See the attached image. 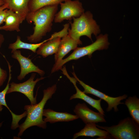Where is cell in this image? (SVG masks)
Listing matches in <instances>:
<instances>
[{
    "label": "cell",
    "mask_w": 139,
    "mask_h": 139,
    "mask_svg": "<svg viewBox=\"0 0 139 139\" xmlns=\"http://www.w3.org/2000/svg\"><path fill=\"white\" fill-rule=\"evenodd\" d=\"M58 5L46 6L33 12H30L26 18L27 22H33L35 26L33 34L27 37L32 43L39 41L51 30L53 22L57 13Z\"/></svg>",
    "instance_id": "6da1fadb"
},
{
    "label": "cell",
    "mask_w": 139,
    "mask_h": 139,
    "mask_svg": "<svg viewBox=\"0 0 139 139\" xmlns=\"http://www.w3.org/2000/svg\"><path fill=\"white\" fill-rule=\"evenodd\" d=\"M56 90V84L48 87L43 90V96L39 103L25 106L24 109L27 112V118L19 126L18 136H21L25 130L33 126L44 129L47 128L46 123L43 119L44 108L47 101L51 98Z\"/></svg>",
    "instance_id": "7a4b0ae2"
},
{
    "label": "cell",
    "mask_w": 139,
    "mask_h": 139,
    "mask_svg": "<svg viewBox=\"0 0 139 139\" xmlns=\"http://www.w3.org/2000/svg\"><path fill=\"white\" fill-rule=\"evenodd\" d=\"M73 19V22L69 23L71 27L68 29V34L77 41L79 45L82 44L80 39L81 36H86L92 41V34L96 37L100 32L99 26L90 11L84 12L79 17Z\"/></svg>",
    "instance_id": "3957f363"
},
{
    "label": "cell",
    "mask_w": 139,
    "mask_h": 139,
    "mask_svg": "<svg viewBox=\"0 0 139 139\" xmlns=\"http://www.w3.org/2000/svg\"><path fill=\"white\" fill-rule=\"evenodd\" d=\"M109 45L108 35L106 34H100L96 36L95 41L92 44L83 47H77L67 58L62 59L57 63L55 64L52 69L51 73L61 70L64 64L71 60H76L86 55L91 58L94 52L97 50L106 49Z\"/></svg>",
    "instance_id": "277c9868"
},
{
    "label": "cell",
    "mask_w": 139,
    "mask_h": 139,
    "mask_svg": "<svg viewBox=\"0 0 139 139\" xmlns=\"http://www.w3.org/2000/svg\"><path fill=\"white\" fill-rule=\"evenodd\" d=\"M97 126L107 131L115 139L139 138V124L131 117H128L121 120L117 125L109 127L97 125Z\"/></svg>",
    "instance_id": "5b68a950"
},
{
    "label": "cell",
    "mask_w": 139,
    "mask_h": 139,
    "mask_svg": "<svg viewBox=\"0 0 139 139\" xmlns=\"http://www.w3.org/2000/svg\"><path fill=\"white\" fill-rule=\"evenodd\" d=\"M60 3V9L55 15V23H61L65 20H71L78 18L84 12L82 3L78 0H65Z\"/></svg>",
    "instance_id": "8992f818"
},
{
    "label": "cell",
    "mask_w": 139,
    "mask_h": 139,
    "mask_svg": "<svg viewBox=\"0 0 139 139\" xmlns=\"http://www.w3.org/2000/svg\"><path fill=\"white\" fill-rule=\"evenodd\" d=\"M72 74L77 81L83 88L84 90L83 92L85 94H93L104 100L107 102L108 107L106 109L107 111L109 112L112 108H114L115 112H117L118 111V106L120 104H124L120 101L127 98V95L125 94L115 97L109 96L84 83L77 77L74 71L72 73Z\"/></svg>",
    "instance_id": "52a82bcc"
},
{
    "label": "cell",
    "mask_w": 139,
    "mask_h": 139,
    "mask_svg": "<svg viewBox=\"0 0 139 139\" xmlns=\"http://www.w3.org/2000/svg\"><path fill=\"white\" fill-rule=\"evenodd\" d=\"M36 75L35 73H32L28 80L21 83H16L12 82L10 84V86L7 94L15 92L21 93L24 95L28 98L31 104H36V97H34L33 95L34 89L37 83L39 81L44 79L45 77H41L34 80Z\"/></svg>",
    "instance_id": "ba28073f"
},
{
    "label": "cell",
    "mask_w": 139,
    "mask_h": 139,
    "mask_svg": "<svg viewBox=\"0 0 139 139\" xmlns=\"http://www.w3.org/2000/svg\"><path fill=\"white\" fill-rule=\"evenodd\" d=\"M11 53L12 57L16 59L20 65L21 72L17 77L18 80H22L27 74L31 72L37 73L41 76L45 74V72L43 70L34 65L31 59L23 56L20 50H16L12 51Z\"/></svg>",
    "instance_id": "9c48e42d"
},
{
    "label": "cell",
    "mask_w": 139,
    "mask_h": 139,
    "mask_svg": "<svg viewBox=\"0 0 139 139\" xmlns=\"http://www.w3.org/2000/svg\"><path fill=\"white\" fill-rule=\"evenodd\" d=\"M73 111L79 118H80L85 124L106 122L104 115L91 109L85 103H78Z\"/></svg>",
    "instance_id": "30bf717a"
},
{
    "label": "cell",
    "mask_w": 139,
    "mask_h": 139,
    "mask_svg": "<svg viewBox=\"0 0 139 139\" xmlns=\"http://www.w3.org/2000/svg\"><path fill=\"white\" fill-rule=\"evenodd\" d=\"M62 73L74 85L76 90V93L72 95L70 98V100L75 99H81L86 102L93 108L97 110L99 112L104 115L105 112L102 108L101 105L102 99H94L86 95L85 93L81 91L77 87L76 85L77 81L74 77L70 76L68 73L66 68H63L62 70Z\"/></svg>",
    "instance_id": "8fae6325"
},
{
    "label": "cell",
    "mask_w": 139,
    "mask_h": 139,
    "mask_svg": "<svg viewBox=\"0 0 139 139\" xmlns=\"http://www.w3.org/2000/svg\"><path fill=\"white\" fill-rule=\"evenodd\" d=\"M58 50L54 56L55 64L59 62L70 51L74 50L79 45L78 42L68 34L62 38Z\"/></svg>",
    "instance_id": "7c38bea8"
},
{
    "label": "cell",
    "mask_w": 139,
    "mask_h": 139,
    "mask_svg": "<svg viewBox=\"0 0 139 139\" xmlns=\"http://www.w3.org/2000/svg\"><path fill=\"white\" fill-rule=\"evenodd\" d=\"M43 116L46 117L43 120L46 122L54 123L58 122H68L79 118L77 115L66 112H59L50 109H44Z\"/></svg>",
    "instance_id": "4fadbf2b"
},
{
    "label": "cell",
    "mask_w": 139,
    "mask_h": 139,
    "mask_svg": "<svg viewBox=\"0 0 139 139\" xmlns=\"http://www.w3.org/2000/svg\"><path fill=\"white\" fill-rule=\"evenodd\" d=\"M25 19L19 14L7 9L4 21L5 24L0 26V30L19 32L20 31V25Z\"/></svg>",
    "instance_id": "5bb4252c"
},
{
    "label": "cell",
    "mask_w": 139,
    "mask_h": 139,
    "mask_svg": "<svg viewBox=\"0 0 139 139\" xmlns=\"http://www.w3.org/2000/svg\"><path fill=\"white\" fill-rule=\"evenodd\" d=\"M110 135L106 131L97 128L95 123H89L85 124L84 128L73 136V139L81 136L94 137L98 136L99 138H107Z\"/></svg>",
    "instance_id": "9a60e30c"
},
{
    "label": "cell",
    "mask_w": 139,
    "mask_h": 139,
    "mask_svg": "<svg viewBox=\"0 0 139 139\" xmlns=\"http://www.w3.org/2000/svg\"><path fill=\"white\" fill-rule=\"evenodd\" d=\"M49 39L41 45L36 52L38 55L41 56L44 58L56 53L61 38L56 37L51 39Z\"/></svg>",
    "instance_id": "2e32d148"
},
{
    "label": "cell",
    "mask_w": 139,
    "mask_h": 139,
    "mask_svg": "<svg viewBox=\"0 0 139 139\" xmlns=\"http://www.w3.org/2000/svg\"><path fill=\"white\" fill-rule=\"evenodd\" d=\"M7 5V9L18 13L25 19L29 12L28 3L30 0H2Z\"/></svg>",
    "instance_id": "e0dca14e"
},
{
    "label": "cell",
    "mask_w": 139,
    "mask_h": 139,
    "mask_svg": "<svg viewBox=\"0 0 139 139\" xmlns=\"http://www.w3.org/2000/svg\"><path fill=\"white\" fill-rule=\"evenodd\" d=\"M131 118L139 124V99L136 96L129 97L125 101Z\"/></svg>",
    "instance_id": "ac0fdd59"
},
{
    "label": "cell",
    "mask_w": 139,
    "mask_h": 139,
    "mask_svg": "<svg viewBox=\"0 0 139 139\" xmlns=\"http://www.w3.org/2000/svg\"><path fill=\"white\" fill-rule=\"evenodd\" d=\"M49 40V39L45 40L42 42L36 44H31L22 41L20 36H17L16 40L14 43L9 44L8 48L12 50V51L23 49L30 50L34 53H36L37 50L43 44Z\"/></svg>",
    "instance_id": "d6986e66"
},
{
    "label": "cell",
    "mask_w": 139,
    "mask_h": 139,
    "mask_svg": "<svg viewBox=\"0 0 139 139\" xmlns=\"http://www.w3.org/2000/svg\"><path fill=\"white\" fill-rule=\"evenodd\" d=\"M65 0H32L29 12H34L44 7L53 5H58Z\"/></svg>",
    "instance_id": "ffe728a7"
},
{
    "label": "cell",
    "mask_w": 139,
    "mask_h": 139,
    "mask_svg": "<svg viewBox=\"0 0 139 139\" xmlns=\"http://www.w3.org/2000/svg\"><path fill=\"white\" fill-rule=\"evenodd\" d=\"M70 25V23L64 24L63 28L62 30L59 32L54 33L51 35V37L49 38V39H51L56 37L62 38L68 34Z\"/></svg>",
    "instance_id": "44dd1931"
},
{
    "label": "cell",
    "mask_w": 139,
    "mask_h": 139,
    "mask_svg": "<svg viewBox=\"0 0 139 139\" xmlns=\"http://www.w3.org/2000/svg\"><path fill=\"white\" fill-rule=\"evenodd\" d=\"M7 8V5L4 4L0 6V25L4 22Z\"/></svg>",
    "instance_id": "7402d4cb"
},
{
    "label": "cell",
    "mask_w": 139,
    "mask_h": 139,
    "mask_svg": "<svg viewBox=\"0 0 139 139\" xmlns=\"http://www.w3.org/2000/svg\"><path fill=\"white\" fill-rule=\"evenodd\" d=\"M7 76L6 71L2 69L0 67V88L5 81Z\"/></svg>",
    "instance_id": "603a6c76"
},
{
    "label": "cell",
    "mask_w": 139,
    "mask_h": 139,
    "mask_svg": "<svg viewBox=\"0 0 139 139\" xmlns=\"http://www.w3.org/2000/svg\"><path fill=\"white\" fill-rule=\"evenodd\" d=\"M4 40L3 36L0 33V48L1 47L2 45Z\"/></svg>",
    "instance_id": "cb8c5ba5"
},
{
    "label": "cell",
    "mask_w": 139,
    "mask_h": 139,
    "mask_svg": "<svg viewBox=\"0 0 139 139\" xmlns=\"http://www.w3.org/2000/svg\"><path fill=\"white\" fill-rule=\"evenodd\" d=\"M4 4L2 0H0V6H2Z\"/></svg>",
    "instance_id": "d4e9b609"
},
{
    "label": "cell",
    "mask_w": 139,
    "mask_h": 139,
    "mask_svg": "<svg viewBox=\"0 0 139 139\" xmlns=\"http://www.w3.org/2000/svg\"><path fill=\"white\" fill-rule=\"evenodd\" d=\"M3 105L0 104V112L2 111L3 109Z\"/></svg>",
    "instance_id": "484cf974"
},
{
    "label": "cell",
    "mask_w": 139,
    "mask_h": 139,
    "mask_svg": "<svg viewBox=\"0 0 139 139\" xmlns=\"http://www.w3.org/2000/svg\"><path fill=\"white\" fill-rule=\"evenodd\" d=\"M3 122H2L0 123V127H1L2 126V124Z\"/></svg>",
    "instance_id": "4316f807"
}]
</instances>
